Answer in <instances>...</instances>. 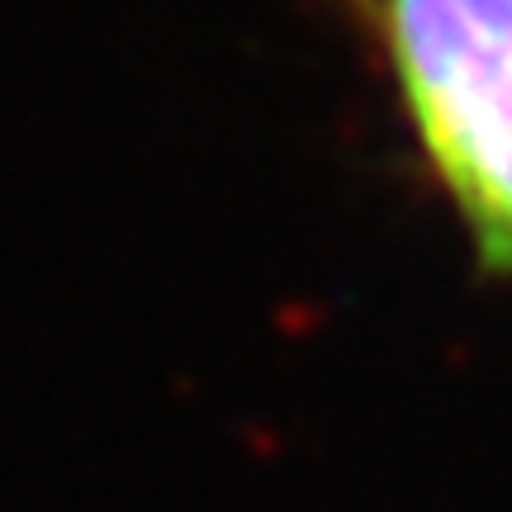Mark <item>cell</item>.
Listing matches in <instances>:
<instances>
[{
    "mask_svg": "<svg viewBox=\"0 0 512 512\" xmlns=\"http://www.w3.org/2000/svg\"><path fill=\"white\" fill-rule=\"evenodd\" d=\"M394 100L475 271L512 285V0H328Z\"/></svg>",
    "mask_w": 512,
    "mask_h": 512,
    "instance_id": "cell-1",
    "label": "cell"
}]
</instances>
